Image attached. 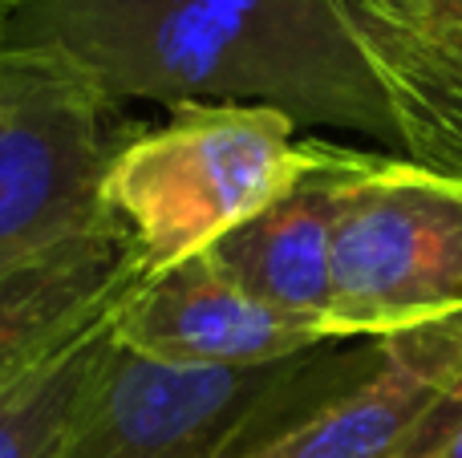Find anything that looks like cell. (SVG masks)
Wrapping results in <instances>:
<instances>
[{
  "label": "cell",
  "mask_w": 462,
  "mask_h": 458,
  "mask_svg": "<svg viewBox=\"0 0 462 458\" xmlns=\"http://www.w3.org/2000/svg\"><path fill=\"white\" fill-rule=\"evenodd\" d=\"M8 45L61 53L114 105H276L398 146L337 0H21Z\"/></svg>",
  "instance_id": "cell-1"
},
{
  "label": "cell",
  "mask_w": 462,
  "mask_h": 458,
  "mask_svg": "<svg viewBox=\"0 0 462 458\" xmlns=\"http://www.w3.org/2000/svg\"><path fill=\"white\" fill-rule=\"evenodd\" d=\"M304 142L276 105L183 102L159 130L130 134L102 183L110 219L146 276L203 256L300 170Z\"/></svg>",
  "instance_id": "cell-2"
},
{
  "label": "cell",
  "mask_w": 462,
  "mask_h": 458,
  "mask_svg": "<svg viewBox=\"0 0 462 458\" xmlns=\"http://www.w3.org/2000/svg\"><path fill=\"white\" fill-rule=\"evenodd\" d=\"M462 316V179L369 154L341 199L328 329L398 337Z\"/></svg>",
  "instance_id": "cell-3"
},
{
  "label": "cell",
  "mask_w": 462,
  "mask_h": 458,
  "mask_svg": "<svg viewBox=\"0 0 462 458\" xmlns=\"http://www.w3.org/2000/svg\"><path fill=\"white\" fill-rule=\"evenodd\" d=\"M86 73L41 45L0 53V268L106 224L102 183L130 142Z\"/></svg>",
  "instance_id": "cell-4"
},
{
  "label": "cell",
  "mask_w": 462,
  "mask_h": 458,
  "mask_svg": "<svg viewBox=\"0 0 462 458\" xmlns=\"http://www.w3.org/2000/svg\"><path fill=\"white\" fill-rule=\"evenodd\" d=\"M296 378L231 438L219 458H406L462 394V316L369 341L341 362L333 389Z\"/></svg>",
  "instance_id": "cell-5"
},
{
  "label": "cell",
  "mask_w": 462,
  "mask_h": 458,
  "mask_svg": "<svg viewBox=\"0 0 462 458\" xmlns=\"http://www.w3.org/2000/svg\"><path fill=\"white\" fill-rule=\"evenodd\" d=\"M309 357L252 370L167 365L110 333L73 406L61 458H219Z\"/></svg>",
  "instance_id": "cell-6"
},
{
  "label": "cell",
  "mask_w": 462,
  "mask_h": 458,
  "mask_svg": "<svg viewBox=\"0 0 462 458\" xmlns=\"http://www.w3.org/2000/svg\"><path fill=\"white\" fill-rule=\"evenodd\" d=\"M118 345L167 365L252 370L300 357L333 341L325 325L288 316L247 297L211 256H191L151 272L122 297L110 316Z\"/></svg>",
  "instance_id": "cell-7"
},
{
  "label": "cell",
  "mask_w": 462,
  "mask_h": 458,
  "mask_svg": "<svg viewBox=\"0 0 462 458\" xmlns=\"http://www.w3.org/2000/svg\"><path fill=\"white\" fill-rule=\"evenodd\" d=\"M385 105L398 151L462 179V0H337Z\"/></svg>",
  "instance_id": "cell-8"
},
{
  "label": "cell",
  "mask_w": 462,
  "mask_h": 458,
  "mask_svg": "<svg viewBox=\"0 0 462 458\" xmlns=\"http://www.w3.org/2000/svg\"><path fill=\"white\" fill-rule=\"evenodd\" d=\"M365 162V151L304 138V159L292 183L236 232L211 243V264L231 276L247 297L328 329L333 232L345 191Z\"/></svg>",
  "instance_id": "cell-9"
},
{
  "label": "cell",
  "mask_w": 462,
  "mask_h": 458,
  "mask_svg": "<svg viewBox=\"0 0 462 458\" xmlns=\"http://www.w3.org/2000/svg\"><path fill=\"white\" fill-rule=\"evenodd\" d=\"M146 276L114 219L0 268V394L106 325Z\"/></svg>",
  "instance_id": "cell-10"
},
{
  "label": "cell",
  "mask_w": 462,
  "mask_h": 458,
  "mask_svg": "<svg viewBox=\"0 0 462 458\" xmlns=\"http://www.w3.org/2000/svg\"><path fill=\"white\" fill-rule=\"evenodd\" d=\"M110 341V321L89 329L32 378L0 394V458H61L65 430Z\"/></svg>",
  "instance_id": "cell-11"
},
{
  "label": "cell",
  "mask_w": 462,
  "mask_h": 458,
  "mask_svg": "<svg viewBox=\"0 0 462 458\" xmlns=\"http://www.w3.org/2000/svg\"><path fill=\"white\" fill-rule=\"evenodd\" d=\"M406 458H462V398L450 402L442 422L422 438V446Z\"/></svg>",
  "instance_id": "cell-12"
},
{
  "label": "cell",
  "mask_w": 462,
  "mask_h": 458,
  "mask_svg": "<svg viewBox=\"0 0 462 458\" xmlns=\"http://www.w3.org/2000/svg\"><path fill=\"white\" fill-rule=\"evenodd\" d=\"M16 5H21V0H0V53H5V45H8V24H13Z\"/></svg>",
  "instance_id": "cell-13"
},
{
  "label": "cell",
  "mask_w": 462,
  "mask_h": 458,
  "mask_svg": "<svg viewBox=\"0 0 462 458\" xmlns=\"http://www.w3.org/2000/svg\"><path fill=\"white\" fill-rule=\"evenodd\" d=\"M458 398H462V394H458Z\"/></svg>",
  "instance_id": "cell-14"
}]
</instances>
